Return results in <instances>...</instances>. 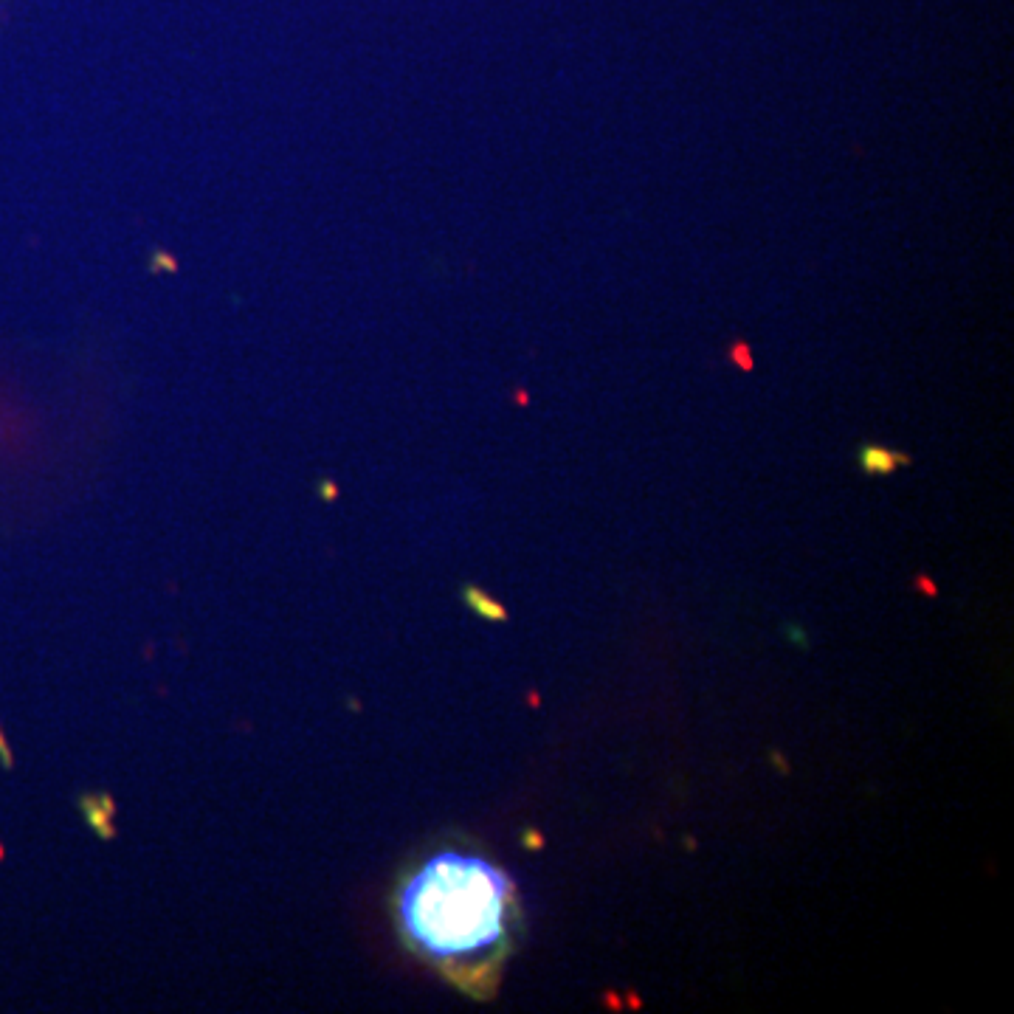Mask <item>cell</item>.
Returning <instances> with one entry per match:
<instances>
[{
  "label": "cell",
  "mask_w": 1014,
  "mask_h": 1014,
  "mask_svg": "<svg viewBox=\"0 0 1014 1014\" xmlns=\"http://www.w3.org/2000/svg\"><path fill=\"white\" fill-rule=\"evenodd\" d=\"M392 919L409 953L474 1000H491L519 938L516 885L479 845L443 840L406 865Z\"/></svg>",
  "instance_id": "1"
}]
</instances>
